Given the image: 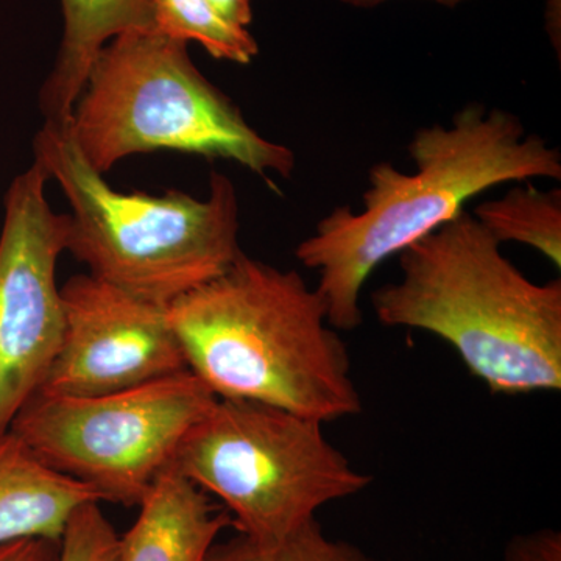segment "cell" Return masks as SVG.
<instances>
[{
	"label": "cell",
	"instance_id": "obj_1",
	"mask_svg": "<svg viewBox=\"0 0 561 561\" xmlns=\"http://www.w3.org/2000/svg\"><path fill=\"white\" fill-rule=\"evenodd\" d=\"M415 171L389 161L368 172L362 209L341 206L295 256L319 272L316 290L334 330L360 327V294L376 267L440 228L476 195L505 183L561 179V154L507 110L470 103L451 124L420 128L408 146Z\"/></svg>",
	"mask_w": 561,
	"mask_h": 561
},
{
	"label": "cell",
	"instance_id": "obj_2",
	"mask_svg": "<svg viewBox=\"0 0 561 561\" xmlns=\"http://www.w3.org/2000/svg\"><path fill=\"white\" fill-rule=\"evenodd\" d=\"M168 313L187 370L219 400L260 402L320 423L362 411L346 345L297 271L241 254Z\"/></svg>",
	"mask_w": 561,
	"mask_h": 561
},
{
	"label": "cell",
	"instance_id": "obj_3",
	"mask_svg": "<svg viewBox=\"0 0 561 561\" xmlns=\"http://www.w3.org/2000/svg\"><path fill=\"white\" fill-rule=\"evenodd\" d=\"M400 268V279L373 291L382 324L448 342L496 393L561 389L560 279L527 278L471 213L401 251Z\"/></svg>",
	"mask_w": 561,
	"mask_h": 561
},
{
	"label": "cell",
	"instance_id": "obj_4",
	"mask_svg": "<svg viewBox=\"0 0 561 561\" xmlns=\"http://www.w3.org/2000/svg\"><path fill=\"white\" fill-rule=\"evenodd\" d=\"M35 161L68 198V251L90 275L169 306L217 278L238 260L239 202L228 176L210 175L209 197L171 191L122 194L84 160L68 122H46L33 142Z\"/></svg>",
	"mask_w": 561,
	"mask_h": 561
},
{
	"label": "cell",
	"instance_id": "obj_5",
	"mask_svg": "<svg viewBox=\"0 0 561 561\" xmlns=\"http://www.w3.org/2000/svg\"><path fill=\"white\" fill-rule=\"evenodd\" d=\"M69 130L84 160L106 173L125 157L173 150L238 162L273 184L297 158L242 116L197 69L187 43L157 27L114 36L92 65Z\"/></svg>",
	"mask_w": 561,
	"mask_h": 561
},
{
	"label": "cell",
	"instance_id": "obj_6",
	"mask_svg": "<svg viewBox=\"0 0 561 561\" xmlns=\"http://www.w3.org/2000/svg\"><path fill=\"white\" fill-rule=\"evenodd\" d=\"M172 468L216 496L239 534L260 542L283 540L324 505L371 483L320 421L219 398L181 443Z\"/></svg>",
	"mask_w": 561,
	"mask_h": 561
},
{
	"label": "cell",
	"instance_id": "obj_7",
	"mask_svg": "<svg viewBox=\"0 0 561 561\" xmlns=\"http://www.w3.org/2000/svg\"><path fill=\"white\" fill-rule=\"evenodd\" d=\"M216 401L186 370L98 397L35 394L9 431L102 502L135 507Z\"/></svg>",
	"mask_w": 561,
	"mask_h": 561
},
{
	"label": "cell",
	"instance_id": "obj_8",
	"mask_svg": "<svg viewBox=\"0 0 561 561\" xmlns=\"http://www.w3.org/2000/svg\"><path fill=\"white\" fill-rule=\"evenodd\" d=\"M47 172L33 162L5 195L0 234V435L38 393L65 331L57 265L68 216L46 198Z\"/></svg>",
	"mask_w": 561,
	"mask_h": 561
},
{
	"label": "cell",
	"instance_id": "obj_9",
	"mask_svg": "<svg viewBox=\"0 0 561 561\" xmlns=\"http://www.w3.org/2000/svg\"><path fill=\"white\" fill-rule=\"evenodd\" d=\"M65 331L38 393L98 397L186 371L168 306L77 275L61 287Z\"/></svg>",
	"mask_w": 561,
	"mask_h": 561
},
{
	"label": "cell",
	"instance_id": "obj_10",
	"mask_svg": "<svg viewBox=\"0 0 561 561\" xmlns=\"http://www.w3.org/2000/svg\"><path fill=\"white\" fill-rule=\"evenodd\" d=\"M138 518L121 537L119 561H206L231 516L205 491L168 470L138 505Z\"/></svg>",
	"mask_w": 561,
	"mask_h": 561
},
{
	"label": "cell",
	"instance_id": "obj_11",
	"mask_svg": "<svg viewBox=\"0 0 561 561\" xmlns=\"http://www.w3.org/2000/svg\"><path fill=\"white\" fill-rule=\"evenodd\" d=\"M90 502H102L90 486L44 463L10 431L0 435V546L61 541L73 513Z\"/></svg>",
	"mask_w": 561,
	"mask_h": 561
},
{
	"label": "cell",
	"instance_id": "obj_12",
	"mask_svg": "<svg viewBox=\"0 0 561 561\" xmlns=\"http://www.w3.org/2000/svg\"><path fill=\"white\" fill-rule=\"evenodd\" d=\"M62 38L39 92L46 122H68L99 51L114 36L154 27L150 0H60Z\"/></svg>",
	"mask_w": 561,
	"mask_h": 561
},
{
	"label": "cell",
	"instance_id": "obj_13",
	"mask_svg": "<svg viewBox=\"0 0 561 561\" xmlns=\"http://www.w3.org/2000/svg\"><path fill=\"white\" fill-rule=\"evenodd\" d=\"M497 242H518L561 267V190L541 191L526 181L471 213Z\"/></svg>",
	"mask_w": 561,
	"mask_h": 561
},
{
	"label": "cell",
	"instance_id": "obj_14",
	"mask_svg": "<svg viewBox=\"0 0 561 561\" xmlns=\"http://www.w3.org/2000/svg\"><path fill=\"white\" fill-rule=\"evenodd\" d=\"M154 27L173 39L195 41L217 60L249 65L260 54L249 28L238 27L208 0H150Z\"/></svg>",
	"mask_w": 561,
	"mask_h": 561
},
{
	"label": "cell",
	"instance_id": "obj_15",
	"mask_svg": "<svg viewBox=\"0 0 561 561\" xmlns=\"http://www.w3.org/2000/svg\"><path fill=\"white\" fill-rule=\"evenodd\" d=\"M206 561H368L351 542L327 537L316 519L294 534L272 542H260L239 535L214 545Z\"/></svg>",
	"mask_w": 561,
	"mask_h": 561
},
{
	"label": "cell",
	"instance_id": "obj_16",
	"mask_svg": "<svg viewBox=\"0 0 561 561\" xmlns=\"http://www.w3.org/2000/svg\"><path fill=\"white\" fill-rule=\"evenodd\" d=\"M121 537L103 515L101 502L73 513L60 541L58 561H119Z\"/></svg>",
	"mask_w": 561,
	"mask_h": 561
},
{
	"label": "cell",
	"instance_id": "obj_17",
	"mask_svg": "<svg viewBox=\"0 0 561 561\" xmlns=\"http://www.w3.org/2000/svg\"><path fill=\"white\" fill-rule=\"evenodd\" d=\"M505 561H561V537L556 530H540L516 538Z\"/></svg>",
	"mask_w": 561,
	"mask_h": 561
},
{
	"label": "cell",
	"instance_id": "obj_18",
	"mask_svg": "<svg viewBox=\"0 0 561 561\" xmlns=\"http://www.w3.org/2000/svg\"><path fill=\"white\" fill-rule=\"evenodd\" d=\"M60 541L21 540L0 546V561H58Z\"/></svg>",
	"mask_w": 561,
	"mask_h": 561
},
{
	"label": "cell",
	"instance_id": "obj_19",
	"mask_svg": "<svg viewBox=\"0 0 561 561\" xmlns=\"http://www.w3.org/2000/svg\"><path fill=\"white\" fill-rule=\"evenodd\" d=\"M225 21L247 28L253 21V0H208Z\"/></svg>",
	"mask_w": 561,
	"mask_h": 561
},
{
	"label": "cell",
	"instance_id": "obj_20",
	"mask_svg": "<svg viewBox=\"0 0 561 561\" xmlns=\"http://www.w3.org/2000/svg\"><path fill=\"white\" fill-rule=\"evenodd\" d=\"M343 3H348L353 7H364V9H370V7L379 5V3L387 2V0H341ZM430 2L438 3V5L445 7H457L460 3L468 2V0H430Z\"/></svg>",
	"mask_w": 561,
	"mask_h": 561
},
{
	"label": "cell",
	"instance_id": "obj_21",
	"mask_svg": "<svg viewBox=\"0 0 561 561\" xmlns=\"http://www.w3.org/2000/svg\"><path fill=\"white\" fill-rule=\"evenodd\" d=\"M561 0H549V3H551V7H560Z\"/></svg>",
	"mask_w": 561,
	"mask_h": 561
}]
</instances>
